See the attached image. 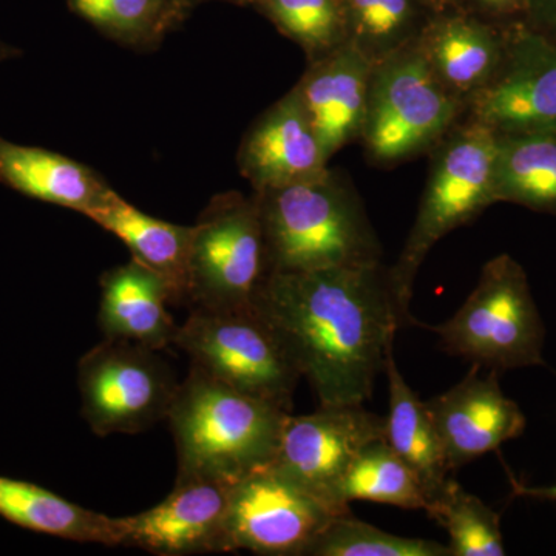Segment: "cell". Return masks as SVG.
Instances as JSON below:
<instances>
[{"mask_svg":"<svg viewBox=\"0 0 556 556\" xmlns=\"http://www.w3.org/2000/svg\"><path fill=\"white\" fill-rule=\"evenodd\" d=\"M288 415L192 365L167 416L177 447V479L232 484L268 466Z\"/></svg>","mask_w":556,"mask_h":556,"instance_id":"3957f363","label":"cell"},{"mask_svg":"<svg viewBox=\"0 0 556 556\" xmlns=\"http://www.w3.org/2000/svg\"><path fill=\"white\" fill-rule=\"evenodd\" d=\"M372 65L351 43L311 61L294 87L329 160L361 141Z\"/></svg>","mask_w":556,"mask_h":556,"instance_id":"e0dca14e","label":"cell"},{"mask_svg":"<svg viewBox=\"0 0 556 556\" xmlns=\"http://www.w3.org/2000/svg\"><path fill=\"white\" fill-rule=\"evenodd\" d=\"M434 2L439 3V5H452V3H455V0H434Z\"/></svg>","mask_w":556,"mask_h":556,"instance_id":"e575fe53","label":"cell"},{"mask_svg":"<svg viewBox=\"0 0 556 556\" xmlns=\"http://www.w3.org/2000/svg\"><path fill=\"white\" fill-rule=\"evenodd\" d=\"M87 218L118 237L129 248L131 258L160 274L170 287L174 303H188L193 226L152 217L116 192Z\"/></svg>","mask_w":556,"mask_h":556,"instance_id":"ffe728a7","label":"cell"},{"mask_svg":"<svg viewBox=\"0 0 556 556\" xmlns=\"http://www.w3.org/2000/svg\"><path fill=\"white\" fill-rule=\"evenodd\" d=\"M511 484H514V492L517 493L518 496L535 497V500L554 501V503H556V484L548 486H526L514 481V479H511Z\"/></svg>","mask_w":556,"mask_h":556,"instance_id":"1f68e13d","label":"cell"},{"mask_svg":"<svg viewBox=\"0 0 556 556\" xmlns=\"http://www.w3.org/2000/svg\"><path fill=\"white\" fill-rule=\"evenodd\" d=\"M386 439V417L364 404L321 405L311 415L289 413L273 466L339 515L351 508L339 503L343 475L362 448Z\"/></svg>","mask_w":556,"mask_h":556,"instance_id":"8fae6325","label":"cell"},{"mask_svg":"<svg viewBox=\"0 0 556 556\" xmlns=\"http://www.w3.org/2000/svg\"><path fill=\"white\" fill-rule=\"evenodd\" d=\"M434 150L426 190L413 228L393 268H388L399 328L419 325L409 313L420 266L453 230L481 215L495 201L496 134L463 118Z\"/></svg>","mask_w":556,"mask_h":556,"instance_id":"277c9868","label":"cell"},{"mask_svg":"<svg viewBox=\"0 0 556 556\" xmlns=\"http://www.w3.org/2000/svg\"><path fill=\"white\" fill-rule=\"evenodd\" d=\"M281 35L302 47L308 62L346 42L340 0H251Z\"/></svg>","mask_w":556,"mask_h":556,"instance_id":"83f0119b","label":"cell"},{"mask_svg":"<svg viewBox=\"0 0 556 556\" xmlns=\"http://www.w3.org/2000/svg\"><path fill=\"white\" fill-rule=\"evenodd\" d=\"M430 328L448 354L492 371L543 367L546 327L525 268L508 254L482 266L455 316Z\"/></svg>","mask_w":556,"mask_h":556,"instance_id":"5b68a950","label":"cell"},{"mask_svg":"<svg viewBox=\"0 0 556 556\" xmlns=\"http://www.w3.org/2000/svg\"><path fill=\"white\" fill-rule=\"evenodd\" d=\"M179 5L185 7L186 10L190 11L193 7L200 5V3L212 2V0H177ZM222 2H232L239 3V5H244V3L251 2V0H222Z\"/></svg>","mask_w":556,"mask_h":556,"instance_id":"836d02e7","label":"cell"},{"mask_svg":"<svg viewBox=\"0 0 556 556\" xmlns=\"http://www.w3.org/2000/svg\"><path fill=\"white\" fill-rule=\"evenodd\" d=\"M383 371L387 375L388 393H390L386 417V441L415 471L424 486L428 507H430L444 492L445 485L452 479L450 478L452 471L445 460L441 441L426 402L417 397L397 367L394 343L387 350Z\"/></svg>","mask_w":556,"mask_h":556,"instance_id":"7402d4cb","label":"cell"},{"mask_svg":"<svg viewBox=\"0 0 556 556\" xmlns=\"http://www.w3.org/2000/svg\"><path fill=\"white\" fill-rule=\"evenodd\" d=\"M329 159L294 90L270 105L244 135L237 155L254 192L285 188L328 170Z\"/></svg>","mask_w":556,"mask_h":556,"instance_id":"9a60e30c","label":"cell"},{"mask_svg":"<svg viewBox=\"0 0 556 556\" xmlns=\"http://www.w3.org/2000/svg\"><path fill=\"white\" fill-rule=\"evenodd\" d=\"M22 50L0 39V64L5 61L14 60V58H20Z\"/></svg>","mask_w":556,"mask_h":556,"instance_id":"d6a6232c","label":"cell"},{"mask_svg":"<svg viewBox=\"0 0 556 556\" xmlns=\"http://www.w3.org/2000/svg\"><path fill=\"white\" fill-rule=\"evenodd\" d=\"M450 471L525 433V413L504 394L500 372L473 365L455 387L426 402Z\"/></svg>","mask_w":556,"mask_h":556,"instance_id":"4fadbf2b","label":"cell"},{"mask_svg":"<svg viewBox=\"0 0 556 556\" xmlns=\"http://www.w3.org/2000/svg\"><path fill=\"white\" fill-rule=\"evenodd\" d=\"M178 386L159 350L127 340L104 339L78 364L83 416L101 438L141 433L167 419Z\"/></svg>","mask_w":556,"mask_h":556,"instance_id":"9c48e42d","label":"cell"},{"mask_svg":"<svg viewBox=\"0 0 556 556\" xmlns=\"http://www.w3.org/2000/svg\"><path fill=\"white\" fill-rule=\"evenodd\" d=\"M346 42L375 67L415 46L442 7L434 0H340Z\"/></svg>","mask_w":556,"mask_h":556,"instance_id":"cb8c5ba5","label":"cell"},{"mask_svg":"<svg viewBox=\"0 0 556 556\" xmlns=\"http://www.w3.org/2000/svg\"><path fill=\"white\" fill-rule=\"evenodd\" d=\"M455 5L492 24H515L526 20L530 0H455Z\"/></svg>","mask_w":556,"mask_h":556,"instance_id":"f546056e","label":"cell"},{"mask_svg":"<svg viewBox=\"0 0 556 556\" xmlns=\"http://www.w3.org/2000/svg\"><path fill=\"white\" fill-rule=\"evenodd\" d=\"M254 197L268 274L383 263L382 247L364 204L338 172L328 167L316 178L254 192Z\"/></svg>","mask_w":556,"mask_h":556,"instance_id":"7a4b0ae2","label":"cell"},{"mask_svg":"<svg viewBox=\"0 0 556 556\" xmlns=\"http://www.w3.org/2000/svg\"><path fill=\"white\" fill-rule=\"evenodd\" d=\"M464 116L415 43L372 67L361 141L369 163L396 166L437 148Z\"/></svg>","mask_w":556,"mask_h":556,"instance_id":"8992f818","label":"cell"},{"mask_svg":"<svg viewBox=\"0 0 556 556\" xmlns=\"http://www.w3.org/2000/svg\"><path fill=\"white\" fill-rule=\"evenodd\" d=\"M229 489L228 482L177 479L159 506L123 518V547L160 556L222 552Z\"/></svg>","mask_w":556,"mask_h":556,"instance_id":"5bb4252c","label":"cell"},{"mask_svg":"<svg viewBox=\"0 0 556 556\" xmlns=\"http://www.w3.org/2000/svg\"><path fill=\"white\" fill-rule=\"evenodd\" d=\"M0 518L30 532L123 547V518H112L72 503L35 482L0 475Z\"/></svg>","mask_w":556,"mask_h":556,"instance_id":"44dd1931","label":"cell"},{"mask_svg":"<svg viewBox=\"0 0 556 556\" xmlns=\"http://www.w3.org/2000/svg\"><path fill=\"white\" fill-rule=\"evenodd\" d=\"M255 309L321 405L364 404L399 329L383 263L270 273Z\"/></svg>","mask_w":556,"mask_h":556,"instance_id":"6da1fadb","label":"cell"},{"mask_svg":"<svg viewBox=\"0 0 556 556\" xmlns=\"http://www.w3.org/2000/svg\"><path fill=\"white\" fill-rule=\"evenodd\" d=\"M338 497L345 507L353 501L388 504L407 510H427L428 507L419 478L386 439L371 442L358 452L340 481Z\"/></svg>","mask_w":556,"mask_h":556,"instance_id":"484cf974","label":"cell"},{"mask_svg":"<svg viewBox=\"0 0 556 556\" xmlns=\"http://www.w3.org/2000/svg\"><path fill=\"white\" fill-rule=\"evenodd\" d=\"M0 185L89 217L115 190L97 170L53 150L0 137Z\"/></svg>","mask_w":556,"mask_h":556,"instance_id":"d6986e66","label":"cell"},{"mask_svg":"<svg viewBox=\"0 0 556 556\" xmlns=\"http://www.w3.org/2000/svg\"><path fill=\"white\" fill-rule=\"evenodd\" d=\"M174 343L212 378L291 413L302 376L257 309L193 308Z\"/></svg>","mask_w":556,"mask_h":556,"instance_id":"ba28073f","label":"cell"},{"mask_svg":"<svg viewBox=\"0 0 556 556\" xmlns=\"http://www.w3.org/2000/svg\"><path fill=\"white\" fill-rule=\"evenodd\" d=\"M100 287L98 324L104 339L127 340L159 351L174 343L178 325L167 309L174 298L160 274L131 258L105 270Z\"/></svg>","mask_w":556,"mask_h":556,"instance_id":"ac0fdd59","label":"cell"},{"mask_svg":"<svg viewBox=\"0 0 556 556\" xmlns=\"http://www.w3.org/2000/svg\"><path fill=\"white\" fill-rule=\"evenodd\" d=\"M338 517L342 515L268 464L230 484L222 552L305 556Z\"/></svg>","mask_w":556,"mask_h":556,"instance_id":"30bf717a","label":"cell"},{"mask_svg":"<svg viewBox=\"0 0 556 556\" xmlns=\"http://www.w3.org/2000/svg\"><path fill=\"white\" fill-rule=\"evenodd\" d=\"M67 5L105 38L139 51L159 49L190 13L177 0H67Z\"/></svg>","mask_w":556,"mask_h":556,"instance_id":"d4e9b609","label":"cell"},{"mask_svg":"<svg viewBox=\"0 0 556 556\" xmlns=\"http://www.w3.org/2000/svg\"><path fill=\"white\" fill-rule=\"evenodd\" d=\"M305 556H450V548L426 538L383 532L350 514L332 519Z\"/></svg>","mask_w":556,"mask_h":556,"instance_id":"f1b7e54d","label":"cell"},{"mask_svg":"<svg viewBox=\"0 0 556 556\" xmlns=\"http://www.w3.org/2000/svg\"><path fill=\"white\" fill-rule=\"evenodd\" d=\"M525 22L556 43V0H530Z\"/></svg>","mask_w":556,"mask_h":556,"instance_id":"4dcf8cb0","label":"cell"},{"mask_svg":"<svg viewBox=\"0 0 556 556\" xmlns=\"http://www.w3.org/2000/svg\"><path fill=\"white\" fill-rule=\"evenodd\" d=\"M416 47L434 78L467 112L503 60L506 27L452 3L434 14Z\"/></svg>","mask_w":556,"mask_h":556,"instance_id":"2e32d148","label":"cell"},{"mask_svg":"<svg viewBox=\"0 0 556 556\" xmlns=\"http://www.w3.org/2000/svg\"><path fill=\"white\" fill-rule=\"evenodd\" d=\"M266 274L265 236L254 193H218L193 225L189 305L218 313L254 309Z\"/></svg>","mask_w":556,"mask_h":556,"instance_id":"52a82bcc","label":"cell"},{"mask_svg":"<svg viewBox=\"0 0 556 556\" xmlns=\"http://www.w3.org/2000/svg\"><path fill=\"white\" fill-rule=\"evenodd\" d=\"M427 514L447 530L450 556H504L500 515L450 479Z\"/></svg>","mask_w":556,"mask_h":556,"instance_id":"4316f807","label":"cell"},{"mask_svg":"<svg viewBox=\"0 0 556 556\" xmlns=\"http://www.w3.org/2000/svg\"><path fill=\"white\" fill-rule=\"evenodd\" d=\"M495 201L556 215V134L496 135Z\"/></svg>","mask_w":556,"mask_h":556,"instance_id":"603a6c76","label":"cell"},{"mask_svg":"<svg viewBox=\"0 0 556 556\" xmlns=\"http://www.w3.org/2000/svg\"><path fill=\"white\" fill-rule=\"evenodd\" d=\"M464 118L496 135L556 134V43L525 21L506 25L503 60Z\"/></svg>","mask_w":556,"mask_h":556,"instance_id":"7c38bea8","label":"cell"}]
</instances>
